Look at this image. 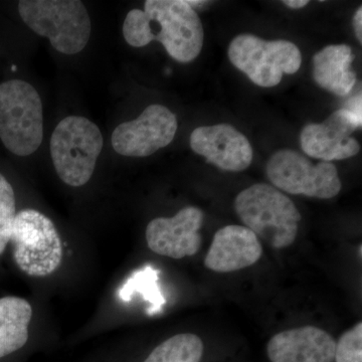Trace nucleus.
<instances>
[{"mask_svg": "<svg viewBox=\"0 0 362 362\" xmlns=\"http://www.w3.org/2000/svg\"><path fill=\"white\" fill-rule=\"evenodd\" d=\"M235 209L245 226L274 249H285L296 240L301 214L277 188L256 183L238 194Z\"/></svg>", "mask_w": 362, "mask_h": 362, "instance_id": "2", "label": "nucleus"}, {"mask_svg": "<svg viewBox=\"0 0 362 362\" xmlns=\"http://www.w3.org/2000/svg\"><path fill=\"white\" fill-rule=\"evenodd\" d=\"M103 143L101 131L89 119L81 116L63 119L49 143L59 177L71 187L85 185L94 173Z\"/></svg>", "mask_w": 362, "mask_h": 362, "instance_id": "5", "label": "nucleus"}, {"mask_svg": "<svg viewBox=\"0 0 362 362\" xmlns=\"http://www.w3.org/2000/svg\"><path fill=\"white\" fill-rule=\"evenodd\" d=\"M18 13L33 32L47 37L62 54H78L89 42L90 20L82 1L21 0Z\"/></svg>", "mask_w": 362, "mask_h": 362, "instance_id": "3", "label": "nucleus"}, {"mask_svg": "<svg viewBox=\"0 0 362 362\" xmlns=\"http://www.w3.org/2000/svg\"><path fill=\"white\" fill-rule=\"evenodd\" d=\"M228 59L259 87L280 84L283 75H293L302 64L301 52L288 40H266L256 35H240L228 47Z\"/></svg>", "mask_w": 362, "mask_h": 362, "instance_id": "7", "label": "nucleus"}, {"mask_svg": "<svg viewBox=\"0 0 362 362\" xmlns=\"http://www.w3.org/2000/svg\"><path fill=\"white\" fill-rule=\"evenodd\" d=\"M44 137V115L39 93L21 80L0 84V139L9 151L28 156Z\"/></svg>", "mask_w": 362, "mask_h": 362, "instance_id": "4", "label": "nucleus"}, {"mask_svg": "<svg viewBox=\"0 0 362 362\" xmlns=\"http://www.w3.org/2000/svg\"><path fill=\"white\" fill-rule=\"evenodd\" d=\"M354 56L347 45H331L313 58V77L316 84L337 96H346L356 83L352 71Z\"/></svg>", "mask_w": 362, "mask_h": 362, "instance_id": "15", "label": "nucleus"}, {"mask_svg": "<svg viewBox=\"0 0 362 362\" xmlns=\"http://www.w3.org/2000/svg\"><path fill=\"white\" fill-rule=\"evenodd\" d=\"M262 255L263 247L251 230L243 226H226L214 235L204 266L216 273H232L255 265Z\"/></svg>", "mask_w": 362, "mask_h": 362, "instance_id": "14", "label": "nucleus"}, {"mask_svg": "<svg viewBox=\"0 0 362 362\" xmlns=\"http://www.w3.org/2000/svg\"><path fill=\"white\" fill-rule=\"evenodd\" d=\"M32 317L33 308L26 300L0 298V358L25 346Z\"/></svg>", "mask_w": 362, "mask_h": 362, "instance_id": "16", "label": "nucleus"}, {"mask_svg": "<svg viewBox=\"0 0 362 362\" xmlns=\"http://www.w3.org/2000/svg\"><path fill=\"white\" fill-rule=\"evenodd\" d=\"M283 4L290 8L298 9L306 6L309 1L308 0H286V1H283Z\"/></svg>", "mask_w": 362, "mask_h": 362, "instance_id": "23", "label": "nucleus"}, {"mask_svg": "<svg viewBox=\"0 0 362 362\" xmlns=\"http://www.w3.org/2000/svg\"><path fill=\"white\" fill-rule=\"evenodd\" d=\"M335 362H362V323L343 333L335 343Z\"/></svg>", "mask_w": 362, "mask_h": 362, "instance_id": "20", "label": "nucleus"}, {"mask_svg": "<svg viewBox=\"0 0 362 362\" xmlns=\"http://www.w3.org/2000/svg\"><path fill=\"white\" fill-rule=\"evenodd\" d=\"M16 216V194L6 178L0 173V255L6 251L11 240Z\"/></svg>", "mask_w": 362, "mask_h": 362, "instance_id": "19", "label": "nucleus"}, {"mask_svg": "<svg viewBox=\"0 0 362 362\" xmlns=\"http://www.w3.org/2000/svg\"><path fill=\"white\" fill-rule=\"evenodd\" d=\"M361 124L362 120L349 110L339 109L323 123L305 126L300 137L302 150L307 156L326 162L350 158L361 150L351 135Z\"/></svg>", "mask_w": 362, "mask_h": 362, "instance_id": "10", "label": "nucleus"}, {"mask_svg": "<svg viewBox=\"0 0 362 362\" xmlns=\"http://www.w3.org/2000/svg\"><path fill=\"white\" fill-rule=\"evenodd\" d=\"M354 30H356V35L357 40L359 42H362V7H359L358 11H356V16L354 18Z\"/></svg>", "mask_w": 362, "mask_h": 362, "instance_id": "22", "label": "nucleus"}, {"mask_svg": "<svg viewBox=\"0 0 362 362\" xmlns=\"http://www.w3.org/2000/svg\"><path fill=\"white\" fill-rule=\"evenodd\" d=\"M204 351L201 338L192 333H182L162 342L144 362H201Z\"/></svg>", "mask_w": 362, "mask_h": 362, "instance_id": "17", "label": "nucleus"}, {"mask_svg": "<svg viewBox=\"0 0 362 362\" xmlns=\"http://www.w3.org/2000/svg\"><path fill=\"white\" fill-rule=\"evenodd\" d=\"M16 265L26 275L45 277L63 259L61 238L54 223L35 209H23L14 218L11 240Z\"/></svg>", "mask_w": 362, "mask_h": 362, "instance_id": "6", "label": "nucleus"}, {"mask_svg": "<svg viewBox=\"0 0 362 362\" xmlns=\"http://www.w3.org/2000/svg\"><path fill=\"white\" fill-rule=\"evenodd\" d=\"M157 274L158 272L152 269L151 267H146L143 270L135 272L121 288L119 296L124 301H130L133 295L136 293L142 294L143 298L152 305L149 309V313H156L160 310L162 305L164 304V298L161 296L157 285Z\"/></svg>", "mask_w": 362, "mask_h": 362, "instance_id": "18", "label": "nucleus"}, {"mask_svg": "<svg viewBox=\"0 0 362 362\" xmlns=\"http://www.w3.org/2000/svg\"><path fill=\"white\" fill-rule=\"evenodd\" d=\"M123 35L134 47L157 40L180 63L197 59L204 39L201 18L185 0H147L144 11L133 9L126 16Z\"/></svg>", "mask_w": 362, "mask_h": 362, "instance_id": "1", "label": "nucleus"}, {"mask_svg": "<svg viewBox=\"0 0 362 362\" xmlns=\"http://www.w3.org/2000/svg\"><path fill=\"white\" fill-rule=\"evenodd\" d=\"M335 343L325 330L304 326L274 335L267 354L271 362H334Z\"/></svg>", "mask_w": 362, "mask_h": 362, "instance_id": "13", "label": "nucleus"}, {"mask_svg": "<svg viewBox=\"0 0 362 362\" xmlns=\"http://www.w3.org/2000/svg\"><path fill=\"white\" fill-rule=\"evenodd\" d=\"M177 126V119L169 109L150 105L135 120L117 126L112 146L120 156H150L173 142Z\"/></svg>", "mask_w": 362, "mask_h": 362, "instance_id": "9", "label": "nucleus"}, {"mask_svg": "<svg viewBox=\"0 0 362 362\" xmlns=\"http://www.w3.org/2000/svg\"><path fill=\"white\" fill-rule=\"evenodd\" d=\"M204 214L195 206L181 209L173 218H157L146 228L149 249L161 256L173 259L192 257L199 251Z\"/></svg>", "mask_w": 362, "mask_h": 362, "instance_id": "11", "label": "nucleus"}, {"mask_svg": "<svg viewBox=\"0 0 362 362\" xmlns=\"http://www.w3.org/2000/svg\"><path fill=\"white\" fill-rule=\"evenodd\" d=\"M361 94L357 95V96L352 98L351 100H349V103H347L346 107L344 109L349 110L350 113L354 114L356 118L361 119L362 120V108H361Z\"/></svg>", "mask_w": 362, "mask_h": 362, "instance_id": "21", "label": "nucleus"}, {"mask_svg": "<svg viewBox=\"0 0 362 362\" xmlns=\"http://www.w3.org/2000/svg\"><path fill=\"white\" fill-rule=\"evenodd\" d=\"M267 175L277 189L290 194L329 199L341 190V180L334 164H314L290 149L279 150L269 159Z\"/></svg>", "mask_w": 362, "mask_h": 362, "instance_id": "8", "label": "nucleus"}, {"mask_svg": "<svg viewBox=\"0 0 362 362\" xmlns=\"http://www.w3.org/2000/svg\"><path fill=\"white\" fill-rule=\"evenodd\" d=\"M190 147L209 163L233 173L246 170L254 157L246 136L228 124L197 127L190 135Z\"/></svg>", "mask_w": 362, "mask_h": 362, "instance_id": "12", "label": "nucleus"}]
</instances>
